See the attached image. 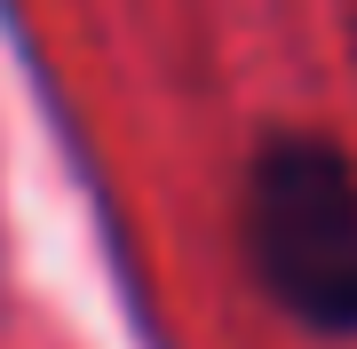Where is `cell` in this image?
<instances>
[{
  "mask_svg": "<svg viewBox=\"0 0 357 349\" xmlns=\"http://www.w3.org/2000/svg\"><path fill=\"white\" fill-rule=\"evenodd\" d=\"M238 254L286 325L357 341V167L342 143L270 127L246 151Z\"/></svg>",
  "mask_w": 357,
  "mask_h": 349,
  "instance_id": "obj_1",
  "label": "cell"
}]
</instances>
